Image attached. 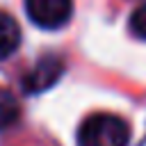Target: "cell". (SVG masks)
Listing matches in <instances>:
<instances>
[{
	"label": "cell",
	"instance_id": "cell-1",
	"mask_svg": "<svg viewBox=\"0 0 146 146\" xmlns=\"http://www.w3.org/2000/svg\"><path fill=\"white\" fill-rule=\"evenodd\" d=\"M130 128L128 123L107 112L91 114L78 130V146H128Z\"/></svg>",
	"mask_w": 146,
	"mask_h": 146
},
{
	"label": "cell",
	"instance_id": "cell-2",
	"mask_svg": "<svg viewBox=\"0 0 146 146\" xmlns=\"http://www.w3.org/2000/svg\"><path fill=\"white\" fill-rule=\"evenodd\" d=\"M27 16L34 25L43 30H57L68 23L73 14L71 0H25Z\"/></svg>",
	"mask_w": 146,
	"mask_h": 146
},
{
	"label": "cell",
	"instance_id": "cell-3",
	"mask_svg": "<svg viewBox=\"0 0 146 146\" xmlns=\"http://www.w3.org/2000/svg\"><path fill=\"white\" fill-rule=\"evenodd\" d=\"M64 73V62L57 57V55H43L23 78L21 87L25 94H41L46 91L48 87H52L59 75Z\"/></svg>",
	"mask_w": 146,
	"mask_h": 146
},
{
	"label": "cell",
	"instance_id": "cell-4",
	"mask_svg": "<svg viewBox=\"0 0 146 146\" xmlns=\"http://www.w3.org/2000/svg\"><path fill=\"white\" fill-rule=\"evenodd\" d=\"M21 43V30L16 25V21L0 11V59H7Z\"/></svg>",
	"mask_w": 146,
	"mask_h": 146
},
{
	"label": "cell",
	"instance_id": "cell-5",
	"mask_svg": "<svg viewBox=\"0 0 146 146\" xmlns=\"http://www.w3.org/2000/svg\"><path fill=\"white\" fill-rule=\"evenodd\" d=\"M18 114H21V107H18V100L14 98V94L7 89H0V130L16 123Z\"/></svg>",
	"mask_w": 146,
	"mask_h": 146
},
{
	"label": "cell",
	"instance_id": "cell-6",
	"mask_svg": "<svg viewBox=\"0 0 146 146\" xmlns=\"http://www.w3.org/2000/svg\"><path fill=\"white\" fill-rule=\"evenodd\" d=\"M130 32L137 39H144L146 41V2L139 5L132 11V16H130Z\"/></svg>",
	"mask_w": 146,
	"mask_h": 146
}]
</instances>
